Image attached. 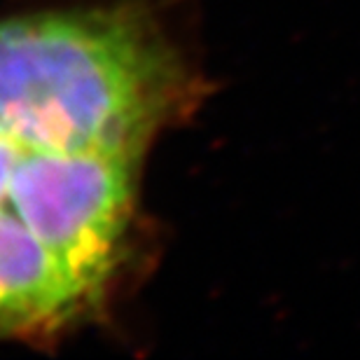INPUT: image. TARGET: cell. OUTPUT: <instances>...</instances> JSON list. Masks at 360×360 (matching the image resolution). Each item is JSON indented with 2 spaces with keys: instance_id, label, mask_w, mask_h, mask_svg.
I'll return each instance as SVG.
<instances>
[{
  "instance_id": "obj_1",
  "label": "cell",
  "mask_w": 360,
  "mask_h": 360,
  "mask_svg": "<svg viewBox=\"0 0 360 360\" xmlns=\"http://www.w3.org/2000/svg\"><path fill=\"white\" fill-rule=\"evenodd\" d=\"M190 98L183 59L139 5L0 21V134L28 148L141 160Z\"/></svg>"
},
{
  "instance_id": "obj_2",
  "label": "cell",
  "mask_w": 360,
  "mask_h": 360,
  "mask_svg": "<svg viewBox=\"0 0 360 360\" xmlns=\"http://www.w3.org/2000/svg\"><path fill=\"white\" fill-rule=\"evenodd\" d=\"M103 292L17 211L0 208V342L59 333L98 307Z\"/></svg>"
},
{
  "instance_id": "obj_3",
  "label": "cell",
  "mask_w": 360,
  "mask_h": 360,
  "mask_svg": "<svg viewBox=\"0 0 360 360\" xmlns=\"http://www.w3.org/2000/svg\"><path fill=\"white\" fill-rule=\"evenodd\" d=\"M42 153H47V150L28 148L24 143L0 134V208L17 211L24 220L28 204V187H31L35 164H38V157Z\"/></svg>"
}]
</instances>
